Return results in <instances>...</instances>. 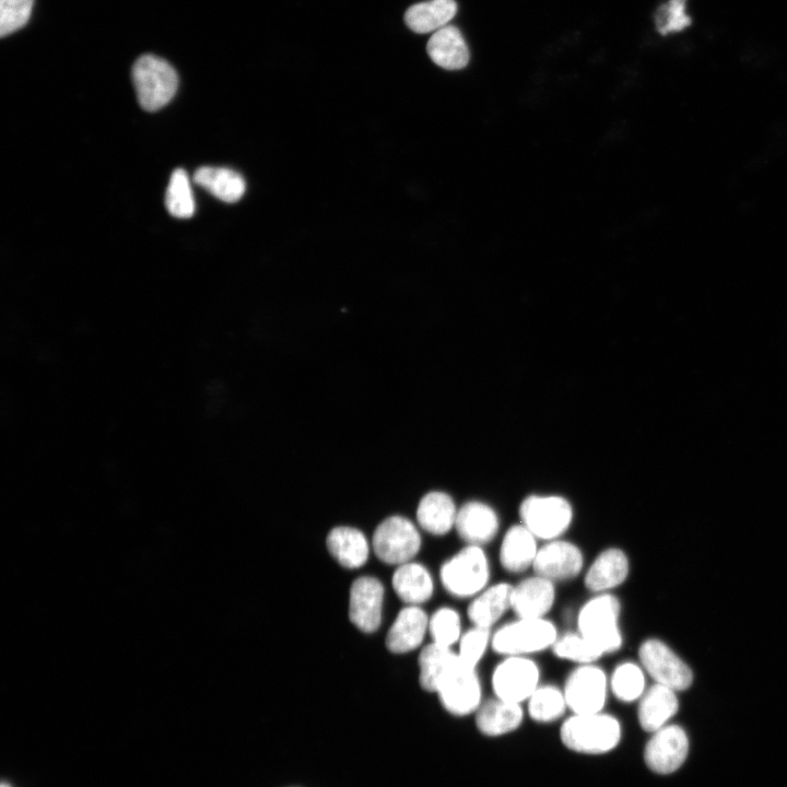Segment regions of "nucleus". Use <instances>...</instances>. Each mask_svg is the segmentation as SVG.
<instances>
[{
	"label": "nucleus",
	"instance_id": "obj_1",
	"mask_svg": "<svg viewBox=\"0 0 787 787\" xmlns=\"http://www.w3.org/2000/svg\"><path fill=\"white\" fill-rule=\"evenodd\" d=\"M563 744L575 752L601 754L613 750L622 737L618 718L603 710L588 714H572L560 729Z\"/></svg>",
	"mask_w": 787,
	"mask_h": 787
},
{
	"label": "nucleus",
	"instance_id": "obj_2",
	"mask_svg": "<svg viewBox=\"0 0 787 787\" xmlns=\"http://www.w3.org/2000/svg\"><path fill=\"white\" fill-rule=\"evenodd\" d=\"M621 602L612 592L595 594L580 607L576 630L595 644L603 655L621 649Z\"/></svg>",
	"mask_w": 787,
	"mask_h": 787
},
{
	"label": "nucleus",
	"instance_id": "obj_3",
	"mask_svg": "<svg viewBox=\"0 0 787 787\" xmlns=\"http://www.w3.org/2000/svg\"><path fill=\"white\" fill-rule=\"evenodd\" d=\"M559 631L548 618H517L492 633L491 649L502 657H531L551 649Z\"/></svg>",
	"mask_w": 787,
	"mask_h": 787
},
{
	"label": "nucleus",
	"instance_id": "obj_4",
	"mask_svg": "<svg viewBox=\"0 0 787 787\" xmlns=\"http://www.w3.org/2000/svg\"><path fill=\"white\" fill-rule=\"evenodd\" d=\"M441 582L456 598H473L489 586L491 566L483 547L466 544L441 567Z\"/></svg>",
	"mask_w": 787,
	"mask_h": 787
},
{
	"label": "nucleus",
	"instance_id": "obj_5",
	"mask_svg": "<svg viewBox=\"0 0 787 787\" xmlns=\"http://www.w3.org/2000/svg\"><path fill=\"white\" fill-rule=\"evenodd\" d=\"M519 518L539 541L547 542L563 537L573 522L574 510L561 495L531 494L520 503Z\"/></svg>",
	"mask_w": 787,
	"mask_h": 787
},
{
	"label": "nucleus",
	"instance_id": "obj_6",
	"mask_svg": "<svg viewBox=\"0 0 787 787\" xmlns=\"http://www.w3.org/2000/svg\"><path fill=\"white\" fill-rule=\"evenodd\" d=\"M132 81L138 102L146 111H156L168 104L178 87L176 70L154 55H143L136 60Z\"/></svg>",
	"mask_w": 787,
	"mask_h": 787
},
{
	"label": "nucleus",
	"instance_id": "obj_7",
	"mask_svg": "<svg viewBox=\"0 0 787 787\" xmlns=\"http://www.w3.org/2000/svg\"><path fill=\"white\" fill-rule=\"evenodd\" d=\"M563 691L572 714L601 712L610 692L609 676L597 662L577 665L568 673Z\"/></svg>",
	"mask_w": 787,
	"mask_h": 787
},
{
	"label": "nucleus",
	"instance_id": "obj_8",
	"mask_svg": "<svg viewBox=\"0 0 787 787\" xmlns=\"http://www.w3.org/2000/svg\"><path fill=\"white\" fill-rule=\"evenodd\" d=\"M540 677V667L531 657L506 656L494 667L491 684L496 697L522 704L541 684Z\"/></svg>",
	"mask_w": 787,
	"mask_h": 787
},
{
	"label": "nucleus",
	"instance_id": "obj_9",
	"mask_svg": "<svg viewBox=\"0 0 787 787\" xmlns=\"http://www.w3.org/2000/svg\"><path fill=\"white\" fill-rule=\"evenodd\" d=\"M638 660L655 683L674 691L686 690L692 684V670L659 638H647L639 645Z\"/></svg>",
	"mask_w": 787,
	"mask_h": 787
},
{
	"label": "nucleus",
	"instance_id": "obj_10",
	"mask_svg": "<svg viewBox=\"0 0 787 787\" xmlns=\"http://www.w3.org/2000/svg\"><path fill=\"white\" fill-rule=\"evenodd\" d=\"M373 549L378 559L387 564L410 562L421 548V536L407 518L391 516L383 520L373 535Z\"/></svg>",
	"mask_w": 787,
	"mask_h": 787
},
{
	"label": "nucleus",
	"instance_id": "obj_11",
	"mask_svg": "<svg viewBox=\"0 0 787 787\" xmlns=\"http://www.w3.org/2000/svg\"><path fill=\"white\" fill-rule=\"evenodd\" d=\"M443 707L455 716L475 712L482 702V683L477 669L460 661L442 681L437 692Z\"/></svg>",
	"mask_w": 787,
	"mask_h": 787
},
{
	"label": "nucleus",
	"instance_id": "obj_12",
	"mask_svg": "<svg viewBox=\"0 0 787 787\" xmlns=\"http://www.w3.org/2000/svg\"><path fill=\"white\" fill-rule=\"evenodd\" d=\"M584 566L582 549L576 543L560 538L543 542L539 547L532 569L535 574L556 584L576 578Z\"/></svg>",
	"mask_w": 787,
	"mask_h": 787
},
{
	"label": "nucleus",
	"instance_id": "obj_13",
	"mask_svg": "<svg viewBox=\"0 0 787 787\" xmlns=\"http://www.w3.org/2000/svg\"><path fill=\"white\" fill-rule=\"evenodd\" d=\"M689 753V738L678 725H666L653 732L644 750L646 765L653 772L668 775L676 772Z\"/></svg>",
	"mask_w": 787,
	"mask_h": 787
},
{
	"label": "nucleus",
	"instance_id": "obj_14",
	"mask_svg": "<svg viewBox=\"0 0 787 787\" xmlns=\"http://www.w3.org/2000/svg\"><path fill=\"white\" fill-rule=\"evenodd\" d=\"M384 587L371 576L355 579L350 590L349 618L362 632H375L381 622Z\"/></svg>",
	"mask_w": 787,
	"mask_h": 787
},
{
	"label": "nucleus",
	"instance_id": "obj_15",
	"mask_svg": "<svg viewBox=\"0 0 787 787\" xmlns=\"http://www.w3.org/2000/svg\"><path fill=\"white\" fill-rule=\"evenodd\" d=\"M455 529L466 544L484 547L496 538L500 517L489 504L469 501L458 508Z\"/></svg>",
	"mask_w": 787,
	"mask_h": 787
},
{
	"label": "nucleus",
	"instance_id": "obj_16",
	"mask_svg": "<svg viewBox=\"0 0 787 787\" xmlns=\"http://www.w3.org/2000/svg\"><path fill=\"white\" fill-rule=\"evenodd\" d=\"M630 560L618 547L600 551L587 567L584 575L585 587L595 594L611 592L629 577Z\"/></svg>",
	"mask_w": 787,
	"mask_h": 787
},
{
	"label": "nucleus",
	"instance_id": "obj_17",
	"mask_svg": "<svg viewBox=\"0 0 787 787\" xmlns=\"http://www.w3.org/2000/svg\"><path fill=\"white\" fill-rule=\"evenodd\" d=\"M555 597V583L533 573L513 585L510 610L517 618H547Z\"/></svg>",
	"mask_w": 787,
	"mask_h": 787
},
{
	"label": "nucleus",
	"instance_id": "obj_18",
	"mask_svg": "<svg viewBox=\"0 0 787 787\" xmlns=\"http://www.w3.org/2000/svg\"><path fill=\"white\" fill-rule=\"evenodd\" d=\"M653 23L661 37L692 36L700 25V0H662L654 10Z\"/></svg>",
	"mask_w": 787,
	"mask_h": 787
},
{
	"label": "nucleus",
	"instance_id": "obj_19",
	"mask_svg": "<svg viewBox=\"0 0 787 787\" xmlns=\"http://www.w3.org/2000/svg\"><path fill=\"white\" fill-rule=\"evenodd\" d=\"M535 535L521 522L510 526L504 533L498 552L502 567L512 574L532 568L539 544Z\"/></svg>",
	"mask_w": 787,
	"mask_h": 787
},
{
	"label": "nucleus",
	"instance_id": "obj_20",
	"mask_svg": "<svg viewBox=\"0 0 787 787\" xmlns=\"http://www.w3.org/2000/svg\"><path fill=\"white\" fill-rule=\"evenodd\" d=\"M513 585L506 582L491 584L471 598L467 615L472 625L492 630L510 610Z\"/></svg>",
	"mask_w": 787,
	"mask_h": 787
},
{
	"label": "nucleus",
	"instance_id": "obj_21",
	"mask_svg": "<svg viewBox=\"0 0 787 787\" xmlns=\"http://www.w3.org/2000/svg\"><path fill=\"white\" fill-rule=\"evenodd\" d=\"M428 620L419 606L401 609L387 633V648L391 653L403 654L419 647L428 631Z\"/></svg>",
	"mask_w": 787,
	"mask_h": 787
},
{
	"label": "nucleus",
	"instance_id": "obj_22",
	"mask_svg": "<svg viewBox=\"0 0 787 787\" xmlns=\"http://www.w3.org/2000/svg\"><path fill=\"white\" fill-rule=\"evenodd\" d=\"M638 701V723L651 733L666 726L679 709L677 691L659 683L646 689Z\"/></svg>",
	"mask_w": 787,
	"mask_h": 787
},
{
	"label": "nucleus",
	"instance_id": "obj_23",
	"mask_svg": "<svg viewBox=\"0 0 787 787\" xmlns=\"http://www.w3.org/2000/svg\"><path fill=\"white\" fill-rule=\"evenodd\" d=\"M525 716L522 704L494 697L483 702L475 712L479 731L489 737H498L516 730Z\"/></svg>",
	"mask_w": 787,
	"mask_h": 787
},
{
	"label": "nucleus",
	"instance_id": "obj_24",
	"mask_svg": "<svg viewBox=\"0 0 787 787\" xmlns=\"http://www.w3.org/2000/svg\"><path fill=\"white\" fill-rule=\"evenodd\" d=\"M458 508L450 495L442 491L425 494L418 506L416 519L422 529L443 536L455 528Z\"/></svg>",
	"mask_w": 787,
	"mask_h": 787
},
{
	"label": "nucleus",
	"instance_id": "obj_25",
	"mask_svg": "<svg viewBox=\"0 0 787 787\" xmlns=\"http://www.w3.org/2000/svg\"><path fill=\"white\" fill-rule=\"evenodd\" d=\"M430 58L439 67L447 70H459L469 62V48L455 26H444L437 30L428 39L426 46Z\"/></svg>",
	"mask_w": 787,
	"mask_h": 787
},
{
	"label": "nucleus",
	"instance_id": "obj_26",
	"mask_svg": "<svg viewBox=\"0 0 787 787\" xmlns=\"http://www.w3.org/2000/svg\"><path fill=\"white\" fill-rule=\"evenodd\" d=\"M392 587L398 597L409 606L427 601L434 590L430 572L423 565L413 562L398 566L392 575Z\"/></svg>",
	"mask_w": 787,
	"mask_h": 787
},
{
	"label": "nucleus",
	"instance_id": "obj_27",
	"mask_svg": "<svg viewBox=\"0 0 787 787\" xmlns=\"http://www.w3.org/2000/svg\"><path fill=\"white\" fill-rule=\"evenodd\" d=\"M326 543L329 553L343 567L357 568L364 565L368 557V542L355 528H333L328 533Z\"/></svg>",
	"mask_w": 787,
	"mask_h": 787
},
{
	"label": "nucleus",
	"instance_id": "obj_28",
	"mask_svg": "<svg viewBox=\"0 0 787 787\" xmlns=\"http://www.w3.org/2000/svg\"><path fill=\"white\" fill-rule=\"evenodd\" d=\"M459 662L457 651L434 642L419 656L420 684L427 692H437L442 681Z\"/></svg>",
	"mask_w": 787,
	"mask_h": 787
},
{
	"label": "nucleus",
	"instance_id": "obj_29",
	"mask_svg": "<svg viewBox=\"0 0 787 787\" xmlns=\"http://www.w3.org/2000/svg\"><path fill=\"white\" fill-rule=\"evenodd\" d=\"M193 181L228 203L238 201L246 190L243 176L225 167L202 166L195 172Z\"/></svg>",
	"mask_w": 787,
	"mask_h": 787
},
{
	"label": "nucleus",
	"instance_id": "obj_30",
	"mask_svg": "<svg viewBox=\"0 0 787 787\" xmlns=\"http://www.w3.org/2000/svg\"><path fill=\"white\" fill-rule=\"evenodd\" d=\"M456 12L455 0H431L411 5L404 21L411 31L424 34L444 27Z\"/></svg>",
	"mask_w": 787,
	"mask_h": 787
},
{
	"label": "nucleus",
	"instance_id": "obj_31",
	"mask_svg": "<svg viewBox=\"0 0 787 787\" xmlns=\"http://www.w3.org/2000/svg\"><path fill=\"white\" fill-rule=\"evenodd\" d=\"M610 692L623 703L638 701L646 691V671L639 662H619L609 676Z\"/></svg>",
	"mask_w": 787,
	"mask_h": 787
},
{
	"label": "nucleus",
	"instance_id": "obj_32",
	"mask_svg": "<svg viewBox=\"0 0 787 787\" xmlns=\"http://www.w3.org/2000/svg\"><path fill=\"white\" fill-rule=\"evenodd\" d=\"M568 709L563 688L555 684H540L527 700L529 717L542 724L561 718Z\"/></svg>",
	"mask_w": 787,
	"mask_h": 787
},
{
	"label": "nucleus",
	"instance_id": "obj_33",
	"mask_svg": "<svg viewBox=\"0 0 787 787\" xmlns=\"http://www.w3.org/2000/svg\"><path fill=\"white\" fill-rule=\"evenodd\" d=\"M551 650L555 657L576 665L595 663L604 656L595 644L577 630L560 634Z\"/></svg>",
	"mask_w": 787,
	"mask_h": 787
},
{
	"label": "nucleus",
	"instance_id": "obj_34",
	"mask_svg": "<svg viewBox=\"0 0 787 787\" xmlns=\"http://www.w3.org/2000/svg\"><path fill=\"white\" fill-rule=\"evenodd\" d=\"M165 205L171 215L178 219L191 218L195 213V199L186 171L175 169L171 176Z\"/></svg>",
	"mask_w": 787,
	"mask_h": 787
},
{
	"label": "nucleus",
	"instance_id": "obj_35",
	"mask_svg": "<svg viewBox=\"0 0 787 787\" xmlns=\"http://www.w3.org/2000/svg\"><path fill=\"white\" fill-rule=\"evenodd\" d=\"M428 632L434 643L453 647L462 635L458 611L449 607L437 609L428 620Z\"/></svg>",
	"mask_w": 787,
	"mask_h": 787
},
{
	"label": "nucleus",
	"instance_id": "obj_36",
	"mask_svg": "<svg viewBox=\"0 0 787 787\" xmlns=\"http://www.w3.org/2000/svg\"><path fill=\"white\" fill-rule=\"evenodd\" d=\"M492 630L472 625L462 633L458 642V659L470 668L477 669L479 662L491 648Z\"/></svg>",
	"mask_w": 787,
	"mask_h": 787
},
{
	"label": "nucleus",
	"instance_id": "obj_37",
	"mask_svg": "<svg viewBox=\"0 0 787 787\" xmlns=\"http://www.w3.org/2000/svg\"><path fill=\"white\" fill-rule=\"evenodd\" d=\"M34 0H0V35L5 37L23 27L32 13Z\"/></svg>",
	"mask_w": 787,
	"mask_h": 787
},
{
	"label": "nucleus",
	"instance_id": "obj_38",
	"mask_svg": "<svg viewBox=\"0 0 787 787\" xmlns=\"http://www.w3.org/2000/svg\"><path fill=\"white\" fill-rule=\"evenodd\" d=\"M0 787H11L9 784L2 783Z\"/></svg>",
	"mask_w": 787,
	"mask_h": 787
}]
</instances>
